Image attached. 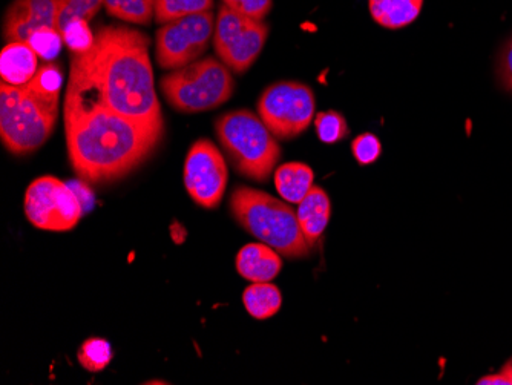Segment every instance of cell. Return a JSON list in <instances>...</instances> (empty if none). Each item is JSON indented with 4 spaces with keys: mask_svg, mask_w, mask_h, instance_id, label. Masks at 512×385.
<instances>
[{
    "mask_svg": "<svg viewBox=\"0 0 512 385\" xmlns=\"http://www.w3.org/2000/svg\"><path fill=\"white\" fill-rule=\"evenodd\" d=\"M63 112L69 163L92 185L131 174L165 135L109 109L96 88L82 79H69Z\"/></svg>",
    "mask_w": 512,
    "mask_h": 385,
    "instance_id": "cell-1",
    "label": "cell"
},
{
    "mask_svg": "<svg viewBox=\"0 0 512 385\" xmlns=\"http://www.w3.org/2000/svg\"><path fill=\"white\" fill-rule=\"evenodd\" d=\"M149 43L142 31L120 25L102 27L88 53L74 54L71 70L83 74L112 111L165 132Z\"/></svg>",
    "mask_w": 512,
    "mask_h": 385,
    "instance_id": "cell-2",
    "label": "cell"
},
{
    "mask_svg": "<svg viewBox=\"0 0 512 385\" xmlns=\"http://www.w3.org/2000/svg\"><path fill=\"white\" fill-rule=\"evenodd\" d=\"M229 208L244 231L283 257L298 260L312 254L313 246L302 234L295 209L283 200L258 189L238 186L232 192Z\"/></svg>",
    "mask_w": 512,
    "mask_h": 385,
    "instance_id": "cell-3",
    "label": "cell"
},
{
    "mask_svg": "<svg viewBox=\"0 0 512 385\" xmlns=\"http://www.w3.org/2000/svg\"><path fill=\"white\" fill-rule=\"evenodd\" d=\"M59 96L42 93L33 85L0 86V139L14 155L42 148L56 128Z\"/></svg>",
    "mask_w": 512,
    "mask_h": 385,
    "instance_id": "cell-4",
    "label": "cell"
},
{
    "mask_svg": "<svg viewBox=\"0 0 512 385\" xmlns=\"http://www.w3.org/2000/svg\"><path fill=\"white\" fill-rule=\"evenodd\" d=\"M215 132L230 165L249 180L266 181L283 155L278 139L249 109H235L218 117Z\"/></svg>",
    "mask_w": 512,
    "mask_h": 385,
    "instance_id": "cell-5",
    "label": "cell"
},
{
    "mask_svg": "<svg viewBox=\"0 0 512 385\" xmlns=\"http://www.w3.org/2000/svg\"><path fill=\"white\" fill-rule=\"evenodd\" d=\"M161 93L175 111L198 114L224 105L235 93L232 71L214 57L198 59L166 74Z\"/></svg>",
    "mask_w": 512,
    "mask_h": 385,
    "instance_id": "cell-6",
    "label": "cell"
},
{
    "mask_svg": "<svg viewBox=\"0 0 512 385\" xmlns=\"http://www.w3.org/2000/svg\"><path fill=\"white\" fill-rule=\"evenodd\" d=\"M256 111L276 139H296L315 120V94L301 82H276L264 89Z\"/></svg>",
    "mask_w": 512,
    "mask_h": 385,
    "instance_id": "cell-7",
    "label": "cell"
},
{
    "mask_svg": "<svg viewBox=\"0 0 512 385\" xmlns=\"http://www.w3.org/2000/svg\"><path fill=\"white\" fill-rule=\"evenodd\" d=\"M269 25L221 5L215 22L214 48L218 59L237 74L256 62L269 37Z\"/></svg>",
    "mask_w": 512,
    "mask_h": 385,
    "instance_id": "cell-8",
    "label": "cell"
},
{
    "mask_svg": "<svg viewBox=\"0 0 512 385\" xmlns=\"http://www.w3.org/2000/svg\"><path fill=\"white\" fill-rule=\"evenodd\" d=\"M215 22L214 13L206 11L161 25L155 34L160 68L174 71L200 59L214 40Z\"/></svg>",
    "mask_w": 512,
    "mask_h": 385,
    "instance_id": "cell-9",
    "label": "cell"
},
{
    "mask_svg": "<svg viewBox=\"0 0 512 385\" xmlns=\"http://www.w3.org/2000/svg\"><path fill=\"white\" fill-rule=\"evenodd\" d=\"M23 209L34 228L50 232L71 231L83 215L76 192L51 175L37 178L28 186Z\"/></svg>",
    "mask_w": 512,
    "mask_h": 385,
    "instance_id": "cell-10",
    "label": "cell"
},
{
    "mask_svg": "<svg viewBox=\"0 0 512 385\" xmlns=\"http://www.w3.org/2000/svg\"><path fill=\"white\" fill-rule=\"evenodd\" d=\"M227 180L229 171L223 152L211 140H197L184 162V186L192 200L201 208H218L226 192Z\"/></svg>",
    "mask_w": 512,
    "mask_h": 385,
    "instance_id": "cell-11",
    "label": "cell"
},
{
    "mask_svg": "<svg viewBox=\"0 0 512 385\" xmlns=\"http://www.w3.org/2000/svg\"><path fill=\"white\" fill-rule=\"evenodd\" d=\"M59 17V0H14L5 13L2 34L8 43L28 42L42 28L59 30Z\"/></svg>",
    "mask_w": 512,
    "mask_h": 385,
    "instance_id": "cell-12",
    "label": "cell"
},
{
    "mask_svg": "<svg viewBox=\"0 0 512 385\" xmlns=\"http://www.w3.org/2000/svg\"><path fill=\"white\" fill-rule=\"evenodd\" d=\"M283 255L264 243H250L241 247L237 255V270L252 283H270L283 269Z\"/></svg>",
    "mask_w": 512,
    "mask_h": 385,
    "instance_id": "cell-13",
    "label": "cell"
},
{
    "mask_svg": "<svg viewBox=\"0 0 512 385\" xmlns=\"http://www.w3.org/2000/svg\"><path fill=\"white\" fill-rule=\"evenodd\" d=\"M296 215L302 234L306 235L307 241L315 247L332 217V200L329 194L319 186H313L309 194L299 201Z\"/></svg>",
    "mask_w": 512,
    "mask_h": 385,
    "instance_id": "cell-14",
    "label": "cell"
},
{
    "mask_svg": "<svg viewBox=\"0 0 512 385\" xmlns=\"http://www.w3.org/2000/svg\"><path fill=\"white\" fill-rule=\"evenodd\" d=\"M39 68V56L28 42H10L0 54L2 82L8 85H28Z\"/></svg>",
    "mask_w": 512,
    "mask_h": 385,
    "instance_id": "cell-15",
    "label": "cell"
},
{
    "mask_svg": "<svg viewBox=\"0 0 512 385\" xmlns=\"http://www.w3.org/2000/svg\"><path fill=\"white\" fill-rule=\"evenodd\" d=\"M424 0H368L371 17L387 30H401L421 14Z\"/></svg>",
    "mask_w": 512,
    "mask_h": 385,
    "instance_id": "cell-16",
    "label": "cell"
},
{
    "mask_svg": "<svg viewBox=\"0 0 512 385\" xmlns=\"http://www.w3.org/2000/svg\"><path fill=\"white\" fill-rule=\"evenodd\" d=\"M313 178L315 174L306 163H284L275 171L276 191L287 203L298 205L313 188Z\"/></svg>",
    "mask_w": 512,
    "mask_h": 385,
    "instance_id": "cell-17",
    "label": "cell"
},
{
    "mask_svg": "<svg viewBox=\"0 0 512 385\" xmlns=\"http://www.w3.org/2000/svg\"><path fill=\"white\" fill-rule=\"evenodd\" d=\"M243 304L255 320H269L283 306V295L275 284L253 283L243 292Z\"/></svg>",
    "mask_w": 512,
    "mask_h": 385,
    "instance_id": "cell-18",
    "label": "cell"
},
{
    "mask_svg": "<svg viewBox=\"0 0 512 385\" xmlns=\"http://www.w3.org/2000/svg\"><path fill=\"white\" fill-rule=\"evenodd\" d=\"M157 0H103L109 16L128 24L149 25L155 17Z\"/></svg>",
    "mask_w": 512,
    "mask_h": 385,
    "instance_id": "cell-19",
    "label": "cell"
},
{
    "mask_svg": "<svg viewBox=\"0 0 512 385\" xmlns=\"http://www.w3.org/2000/svg\"><path fill=\"white\" fill-rule=\"evenodd\" d=\"M214 8V0H157L155 20L165 25L192 14L206 13Z\"/></svg>",
    "mask_w": 512,
    "mask_h": 385,
    "instance_id": "cell-20",
    "label": "cell"
},
{
    "mask_svg": "<svg viewBox=\"0 0 512 385\" xmlns=\"http://www.w3.org/2000/svg\"><path fill=\"white\" fill-rule=\"evenodd\" d=\"M111 344L102 338H89L80 346V366L88 372L99 373L105 370L112 361Z\"/></svg>",
    "mask_w": 512,
    "mask_h": 385,
    "instance_id": "cell-21",
    "label": "cell"
},
{
    "mask_svg": "<svg viewBox=\"0 0 512 385\" xmlns=\"http://www.w3.org/2000/svg\"><path fill=\"white\" fill-rule=\"evenodd\" d=\"M103 7V0H59V30L62 33L74 20L91 22Z\"/></svg>",
    "mask_w": 512,
    "mask_h": 385,
    "instance_id": "cell-22",
    "label": "cell"
},
{
    "mask_svg": "<svg viewBox=\"0 0 512 385\" xmlns=\"http://www.w3.org/2000/svg\"><path fill=\"white\" fill-rule=\"evenodd\" d=\"M315 129L318 139L327 145L341 142L348 135V123L341 112L322 111L315 117Z\"/></svg>",
    "mask_w": 512,
    "mask_h": 385,
    "instance_id": "cell-23",
    "label": "cell"
},
{
    "mask_svg": "<svg viewBox=\"0 0 512 385\" xmlns=\"http://www.w3.org/2000/svg\"><path fill=\"white\" fill-rule=\"evenodd\" d=\"M28 43L36 51L39 59L46 63L54 62L59 57L65 40H63L62 33L56 28H42L30 37Z\"/></svg>",
    "mask_w": 512,
    "mask_h": 385,
    "instance_id": "cell-24",
    "label": "cell"
},
{
    "mask_svg": "<svg viewBox=\"0 0 512 385\" xmlns=\"http://www.w3.org/2000/svg\"><path fill=\"white\" fill-rule=\"evenodd\" d=\"M62 36L66 47L73 51V54L88 53L96 43V36L92 34L86 20H74L62 31Z\"/></svg>",
    "mask_w": 512,
    "mask_h": 385,
    "instance_id": "cell-25",
    "label": "cell"
},
{
    "mask_svg": "<svg viewBox=\"0 0 512 385\" xmlns=\"http://www.w3.org/2000/svg\"><path fill=\"white\" fill-rule=\"evenodd\" d=\"M353 157L361 166L373 165L382 154L381 140L371 132L359 134L352 142Z\"/></svg>",
    "mask_w": 512,
    "mask_h": 385,
    "instance_id": "cell-26",
    "label": "cell"
},
{
    "mask_svg": "<svg viewBox=\"0 0 512 385\" xmlns=\"http://www.w3.org/2000/svg\"><path fill=\"white\" fill-rule=\"evenodd\" d=\"M223 5L252 19L264 20L272 10L273 0H223Z\"/></svg>",
    "mask_w": 512,
    "mask_h": 385,
    "instance_id": "cell-27",
    "label": "cell"
},
{
    "mask_svg": "<svg viewBox=\"0 0 512 385\" xmlns=\"http://www.w3.org/2000/svg\"><path fill=\"white\" fill-rule=\"evenodd\" d=\"M496 73L502 88L512 93V36L506 40L500 50L499 57H497Z\"/></svg>",
    "mask_w": 512,
    "mask_h": 385,
    "instance_id": "cell-28",
    "label": "cell"
},
{
    "mask_svg": "<svg viewBox=\"0 0 512 385\" xmlns=\"http://www.w3.org/2000/svg\"><path fill=\"white\" fill-rule=\"evenodd\" d=\"M479 385H511L505 375L502 372L496 373V375H486L477 381Z\"/></svg>",
    "mask_w": 512,
    "mask_h": 385,
    "instance_id": "cell-29",
    "label": "cell"
},
{
    "mask_svg": "<svg viewBox=\"0 0 512 385\" xmlns=\"http://www.w3.org/2000/svg\"><path fill=\"white\" fill-rule=\"evenodd\" d=\"M500 372L503 373V375L508 378V381L511 382L512 385V358L509 359L508 362H506L505 366L502 367V370Z\"/></svg>",
    "mask_w": 512,
    "mask_h": 385,
    "instance_id": "cell-30",
    "label": "cell"
}]
</instances>
